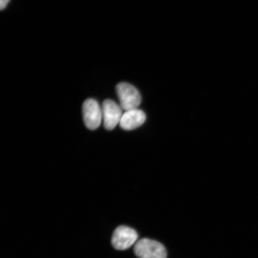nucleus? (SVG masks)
<instances>
[{"mask_svg":"<svg viewBox=\"0 0 258 258\" xmlns=\"http://www.w3.org/2000/svg\"><path fill=\"white\" fill-rule=\"evenodd\" d=\"M120 105L125 111L137 109L141 103L140 92L133 85L127 83H120L116 86Z\"/></svg>","mask_w":258,"mask_h":258,"instance_id":"1","label":"nucleus"},{"mask_svg":"<svg viewBox=\"0 0 258 258\" xmlns=\"http://www.w3.org/2000/svg\"><path fill=\"white\" fill-rule=\"evenodd\" d=\"M138 234L134 229L120 226L115 229L111 238V244L115 249L124 250L136 244Z\"/></svg>","mask_w":258,"mask_h":258,"instance_id":"3","label":"nucleus"},{"mask_svg":"<svg viewBox=\"0 0 258 258\" xmlns=\"http://www.w3.org/2000/svg\"><path fill=\"white\" fill-rule=\"evenodd\" d=\"M10 0H0V9L2 11L6 8Z\"/></svg>","mask_w":258,"mask_h":258,"instance_id":"7","label":"nucleus"},{"mask_svg":"<svg viewBox=\"0 0 258 258\" xmlns=\"http://www.w3.org/2000/svg\"><path fill=\"white\" fill-rule=\"evenodd\" d=\"M103 121L106 130L111 131L120 124L122 114V109L117 103L112 100L106 99L102 105Z\"/></svg>","mask_w":258,"mask_h":258,"instance_id":"5","label":"nucleus"},{"mask_svg":"<svg viewBox=\"0 0 258 258\" xmlns=\"http://www.w3.org/2000/svg\"><path fill=\"white\" fill-rule=\"evenodd\" d=\"M84 122L90 130H95L103 120L102 107L95 99L86 100L83 105Z\"/></svg>","mask_w":258,"mask_h":258,"instance_id":"4","label":"nucleus"},{"mask_svg":"<svg viewBox=\"0 0 258 258\" xmlns=\"http://www.w3.org/2000/svg\"><path fill=\"white\" fill-rule=\"evenodd\" d=\"M134 252L139 258H166V248L157 241L143 238L135 244Z\"/></svg>","mask_w":258,"mask_h":258,"instance_id":"2","label":"nucleus"},{"mask_svg":"<svg viewBox=\"0 0 258 258\" xmlns=\"http://www.w3.org/2000/svg\"><path fill=\"white\" fill-rule=\"evenodd\" d=\"M146 120V114L141 109H134L125 111L120 122V127L125 131H132L140 127Z\"/></svg>","mask_w":258,"mask_h":258,"instance_id":"6","label":"nucleus"}]
</instances>
